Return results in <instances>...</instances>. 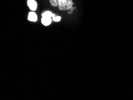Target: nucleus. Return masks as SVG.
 I'll return each mask as SVG.
<instances>
[{
    "label": "nucleus",
    "mask_w": 133,
    "mask_h": 100,
    "mask_svg": "<svg viewBox=\"0 0 133 100\" xmlns=\"http://www.w3.org/2000/svg\"><path fill=\"white\" fill-rule=\"evenodd\" d=\"M49 2L52 6L58 7L60 10H68L69 14L75 9L73 0H49Z\"/></svg>",
    "instance_id": "nucleus-1"
},
{
    "label": "nucleus",
    "mask_w": 133,
    "mask_h": 100,
    "mask_svg": "<svg viewBox=\"0 0 133 100\" xmlns=\"http://www.w3.org/2000/svg\"><path fill=\"white\" fill-rule=\"evenodd\" d=\"M27 4H28V6L32 11H34L37 10V3L35 0H28Z\"/></svg>",
    "instance_id": "nucleus-2"
},
{
    "label": "nucleus",
    "mask_w": 133,
    "mask_h": 100,
    "mask_svg": "<svg viewBox=\"0 0 133 100\" xmlns=\"http://www.w3.org/2000/svg\"><path fill=\"white\" fill-rule=\"evenodd\" d=\"M28 19L30 21L34 22H36L37 21V15H36V13L34 11H31V12L29 13Z\"/></svg>",
    "instance_id": "nucleus-4"
},
{
    "label": "nucleus",
    "mask_w": 133,
    "mask_h": 100,
    "mask_svg": "<svg viewBox=\"0 0 133 100\" xmlns=\"http://www.w3.org/2000/svg\"><path fill=\"white\" fill-rule=\"evenodd\" d=\"M52 20L55 22H59L61 19V17L59 16H56L55 14H53L52 17Z\"/></svg>",
    "instance_id": "nucleus-6"
},
{
    "label": "nucleus",
    "mask_w": 133,
    "mask_h": 100,
    "mask_svg": "<svg viewBox=\"0 0 133 100\" xmlns=\"http://www.w3.org/2000/svg\"><path fill=\"white\" fill-rule=\"evenodd\" d=\"M52 22V19L50 17L48 16H43L42 18V23L44 26H49L51 24Z\"/></svg>",
    "instance_id": "nucleus-3"
},
{
    "label": "nucleus",
    "mask_w": 133,
    "mask_h": 100,
    "mask_svg": "<svg viewBox=\"0 0 133 100\" xmlns=\"http://www.w3.org/2000/svg\"><path fill=\"white\" fill-rule=\"evenodd\" d=\"M53 14H54V13H52V12H51L50 11H44L43 13H42V17L48 16V17H50L52 18Z\"/></svg>",
    "instance_id": "nucleus-5"
}]
</instances>
